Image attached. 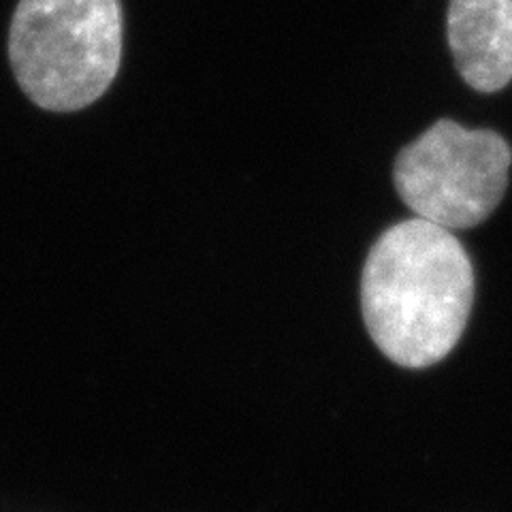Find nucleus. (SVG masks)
Wrapping results in <instances>:
<instances>
[{
    "mask_svg": "<svg viewBox=\"0 0 512 512\" xmlns=\"http://www.w3.org/2000/svg\"><path fill=\"white\" fill-rule=\"evenodd\" d=\"M474 267L453 231L423 218L393 224L361 278L365 327L384 357L408 370L442 361L466 331Z\"/></svg>",
    "mask_w": 512,
    "mask_h": 512,
    "instance_id": "nucleus-1",
    "label": "nucleus"
},
{
    "mask_svg": "<svg viewBox=\"0 0 512 512\" xmlns=\"http://www.w3.org/2000/svg\"><path fill=\"white\" fill-rule=\"evenodd\" d=\"M9 60L28 99L69 114L114 84L122 60L120 0H20Z\"/></svg>",
    "mask_w": 512,
    "mask_h": 512,
    "instance_id": "nucleus-2",
    "label": "nucleus"
},
{
    "mask_svg": "<svg viewBox=\"0 0 512 512\" xmlns=\"http://www.w3.org/2000/svg\"><path fill=\"white\" fill-rule=\"evenodd\" d=\"M510 165L512 150L502 135L438 120L397 154L393 180L416 218L463 231L498 210Z\"/></svg>",
    "mask_w": 512,
    "mask_h": 512,
    "instance_id": "nucleus-3",
    "label": "nucleus"
},
{
    "mask_svg": "<svg viewBox=\"0 0 512 512\" xmlns=\"http://www.w3.org/2000/svg\"><path fill=\"white\" fill-rule=\"evenodd\" d=\"M446 32L468 86L491 94L512 82V0H451Z\"/></svg>",
    "mask_w": 512,
    "mask_h": 512,
    "instance_id": "nucleus-4",
    "label": "nucleus"
}]
</instances>
